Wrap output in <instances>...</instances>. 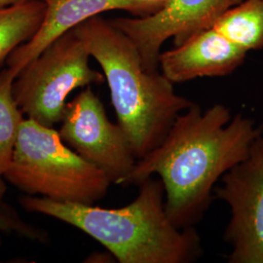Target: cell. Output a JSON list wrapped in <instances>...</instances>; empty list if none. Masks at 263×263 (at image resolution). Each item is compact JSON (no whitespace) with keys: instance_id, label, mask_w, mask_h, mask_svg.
I'll return each mask as SVG.
<instances>
[{"instance_id":"1","label":"cell","mask_w":263,"mask_h":263,"mask_svg":"<svg viewBox=\"0 0 263 263\" xmlns=\"http://www.w3.org/2000/svg\"><path fill=\"white\" fill-rule=\"evenodd\" d=\"M262 129L226 105L202 110L194 104L180 113L164 140L137 160L119 185H139L157 175L165 189L170 220L184 229L198 223L212 201V192L223 175L247 157Z\"/></svg>"},{"instance_id":"2","label":"cell","mask_w":263,"mask_h":263,"mask_svg":"<svg viewBox=\"0 0 263 263\" xmlns=\"http://www.w3.org/2000/svg\"><path fill=\"white\" fill-rule=\"evenodd\" d=\"M130 204L118 209L57 202L32 195L20 198L29 213L54 217L74 226L112 254L120 263H191L203 254L194 226H175L165 210V189L151 177L138 185Z\"/></svg>"},{"instance_id":"3","label":"cell","mask_w":263,"mask_h":263,"mask_svg":"<svg viewBox=\"0 0 263 263\" xmlns=\"http://www.w3.org/2000/svg\"><path fill=\"white\" fill-rule=\"evenodd\" d=\"M73 30L102 67L117 123L141 159L159 145L176 118L195 103L177 94L162 72L146 70L129 37L101 15Z\"/></svg>"},{"instance_id":"4","label":"cell","mask_w":263,"mask_h":263,"mask_svg":"<svg viewBox=\"0 0 263 263\" xmlns=\"http://www.w3.org/2000/svg\"><path fill=\"white\" fill-rule=\"evenodd\" d=\"M4 179L28 195L93 205L106 195L110 179L62 140L59 131L30 118L20 128Z\"/></svg>"},{"instance_id":"5","label":"cell","mask_w":263,"mask_h":263,"mask_svg":"<svg viewBox=\"0 0 263 263\" xmlns=\"http://www.w3.org/2000/svg\"><path fill=\"white\" fill-rule=\"evenodd\" d=\"M90 57L73 29L51 43L14 81L13 95L22 113L47 127L61 122L72 91L105 80L90 66Z\"/></svg>"},{"instance_id":"6","label":"cell","mask_w":263,"mask_h":263,"mask_svg":"<svg viewBox=\"0 0 263 263\" xmlns=\"http://www.w3.org/2000/svg\"><path fill=\"white\" fill-rule=\"evenodd\" d=\"M59 130L62 140L83 159L101 170L111 183L120 184L137 157L122 127L110 122L91 86L66 104Z\"/></svg>"},{"instance_id":"7","label":"cell","mask_w":263,"mask_h":263,"mask_svg":"<svg viewBox=\"0 0 263 263\" xmlns=\"http://www.w3.org/2000/svg\"><path fill=\"white\" fill-rule=\"evenodd\" d=\"M216 197L231 213L223 238L231 251L229 263H263V135L247 157L221 178Z\"/></svg>"},{"instance_id":"8","label":"cell","mask_w":263,"mask_h":263,"mask_svg":"<svg viewBox=\"0 0 263 263\" xmlns=\"http://www.w3.org/2000/svg\"><path fill=\"white\" fill-rule=\"evenodd\" d=\"M243 0H169L158 12L136 18L109 20L136 46L142 65L157 71L162 45L174 38L175 46L200 30L212 28L226 10Z\"/></svg>"},{"instance_id":"9","label":"cell","mask_w":263,"mask_h":263,"mask_svg":"<svg viewBox=\"0 0 263 263\" xmlns=\"http://www.w3.org/2000/svg\"><path fill=\"white\" fill-rule=\"evenodd\" d=\"M247 53L214 28H206L161 53L159 66L172 83H182L201 77L228 76L244 63Z\"/></svg>"},{"instance_id":"10","label":"cell","mask_w":263,"mask_h":263,"mask_svg":"<svg viewBox=\"0 0 263 263\" xmlns=\"http://www.w3.org/2000/svg\"><path fill=\"white\" fill-rule=\"evenodd\" d=\"M45 14L35 34L17 48L7 60L8 67L19 74L30 61L39 56L58 38L81 23L106 11L124 10L141 17L138 6L130 0H43Z\"/></svg>"},{"instance_id":"11","label":"cell","mask_w":263,"mask_h":263,"mask_svg":"<svg viewBox=\"0 0 263 263\" xmlns=\"http://www.w3.org/2000/svg\"><path fill=\"white\" fill-rule=\"evenodd\" d=\"M227 40L249 52L263 48V0H243L213 24Z\"/></svg>"},{"instance_id":"12","label":"cell","mask_w":263,"mask_h":263,"mask_svg":"<svg viewBox=\"0 0 263 263\" xmlns=\"http://www.w3.org/2000/svg\"><path fill=\"white\" fill-rule=\"evenodd\" d=\"M45 8L43 0H24L0 6V66L17 48L35 34Z\"/></svg>"},{"instance_id":"13","label":"cell","mask_w":263,"mask_h":263,"mask_svg":"<svg viewBox=\"0 0 263 263\" xmlns=\"http://www.w3.org/2000/svg\"><path fill=\"white\" fill-rule=\"evenodd\" d=\"M17 76V71L11 67L0 71V199L4 198L7 190L4 174L11 163L24 121V114L13 95V84Z\"/></svg>"},{"instance_id":"14","label":"cell","mask_w":263,"mask_h":263,"mask_svg":"<svg viewBox=\"0 0 263 263\" xmlns=\"http://www.w3.org/2000/svg\"><path fill=\"white\" fill-rule=\"evenodd\" d=\"M0 233H15L41 243H47L49 240L46 231L26 222L18 212L3 199H0Z\"/></svg>"},{"instance_id":"15","label":"cell","mask_w":263,"mask_h":263,"mask_svg":"<svg viewBox=\"0 0 263 263\" xmlns=\"http://www.w3.org/2000/svg\"><path fill=\"white\" fill-rule=\"evenodd\" d=\"M130 1L138 6V8L141 12V17H146L162 9L168 3L169 0H130Z\"/></svg>"},{"instance_id":"16","label":"cell","mask_w":263,"mask_h":263,"mask_svg":"<svg viewBox=\"0 0 263 263\" xmlns=\"http://www.w3.org/2000/svg\"><path fill=\"white\" fill-rule=\"evenodd\" d=\"M21 1H24V0H0V6H8Z\"/></svg>"}]
</instances>
